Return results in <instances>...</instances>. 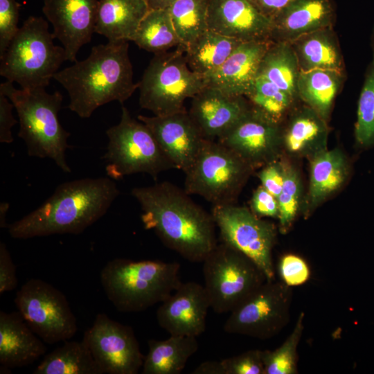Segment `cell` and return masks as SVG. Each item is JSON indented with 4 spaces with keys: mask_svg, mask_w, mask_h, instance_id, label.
<instances>
[{
    "mask_svg": "<svg viewBox=\"0 0 374 374\" xmlns=\"http://www.w3.org/2000/svg\"><path fill=\"white\" fill-rule=\"evenodd\" d=\"M132 195L141 206V219L168 248L184 259L202 262L217 244L211 213L195 202L184 189L162 181L134 188Z\"/></svg>",
    "mask_w": 374,
    "mask_h": 374,
    "instance_id": "cell-1",
    "label": "cell"
},
{
    "mask_svg": "<svg viewBox=\"0 0 374 374\" xmlns=\"http://www.w3.org/2000/svg\"><path fill=\"white\" fill-rule=\"evenodd\" d=\"M119 194L108 177L62 183L39 207L7 226L8 233L15 239L81 233L107 212Z\"/></svg>",
    "mask_w": 374,
    "mask_h": 374,
    "instance_id": "cell-2",
    "label": "cell"
},
{
    "mask_svg": "<svg viewBox=\"0 0 374 374\" xmlns=\"http://www.w3.org/2000/svg\"><path fill=\"white\" fill-rule=\"evenodd\" d=\"M128 47V41L94 46L86 59L54 75L53 79L68 93L70 110L87 118L105 104H123L131 97L139 82L133 81Z\"/></svg>",
    "mask_w": 374,
    "mask_h": 374,
    "instance_id": "cell-3",
    "label": "cell"
},
{
    "mask_svg": "<svg viewBox=\"0 0 374 374\" xmlns=\"http://www.w3.org/2000/svg\"><path fill=\"white\" fill-rule=\"evenodd\" d=\"M180 265L115 258L100 271L103 290L119 312H138L166 300L181 283Z\"/></svg>",
    "mask_w": 374,
    "mask_h": 374,
    "instance_id": "cell-4",
    "label": "cell"
},
{
    "mask_svg": "<svg viewBox=\"0 0 374 374\" xmlns=\"http://www.w3.org/2000/svg\"><path fill=\"white\" fill-rule=\"evenodd\" d=\"M0 92L12 103L19 119L18 136L25 142L28 154L48 158L64 172H70L66 159L70 133L60 123L58 112L63 100L59 91L44 88L17 89L13 82L0 84Z\"/></svg>",
    "mask_w": 374,
    "mask_h": 374,
    "instance_id": "cell-5",
    "label": "cell"
},
{
    "mask_svg": "<svg viewBox=\"0 0 374 374\" xmlns=\"http://www.w3.org/2000/svg\"><path fill=\"white\" fill-rule=\"evenodd\" d=\"M54 39L46 19L28 17L0 57V75L22 89H46L66 60L64 48Z\"/></svg>",
    "mask_w": 374,
    "mask_h": 374,
    "instance_id": "cell-6",
    "label": "cell"
},
{
    "mask_svg": "<svg viewBox=\"0 0 374 374\" xmlns=\"http://www.w3.org/2000/svg\"><path fill=\"white\" fill-rule=\"evenodd\" d=\"M205 86L204 78L189 68L185 48L179 45L151 60L139 82V105L155 116L184 111L185 100Z\"/></svg>",
    "mask_w": 374,
    "mask_h": 374,
    "instance_id": "cell-7",
    "label": "cell"
},
{
    "mask_svg": "<svg viewBox=\"0 0 374 374\" xmlns=\"http://www.w3.org/2000/svg\"><path fill=\"white\" fill-rule=\"evenodd\" d=\"M107 151L103 157L108 177L146 173L154 179L162 172L175 169L150 129L134 119L123 106L120 122L106 131Z\"/></svg>",
    "mask_w": 374,
    "mask_h": 374,
    "instance_id": "cell-8",
    "label": "cell"
},
{
    "mask_svg": "<svg viewBox=\"0 0 374 374\" xmlns=\"http://www.w3.org/2000/svg\"><path fill=\"white\" fill-rule=\"evenodd\" d=\"M202 263L204 286L211 308L217 314L231 312L267 280L251 258L222 242Z\"/></svg>",
    "mask_w": 374,
    "mask_h": 374,
    "instance_id": "cell-9",
    "label": "cell"
},
{
    "mask_svg": "<svg viewBox=\"0 0 374 374\" xmlns=\"http://www.w3.org/2000/svg\"><path fill=\"white\" fill-rule=\"evenodd\" d=\"M253 167L216 140L206 139L185 172L184 190L213 205L233 204Z\"/></svg>",
    "mask_w": 374,
    "mask_h": 374,
    "instance_id": "cell-10",
    "label": "cell"
},
{
    "mask_svg": "<svg viewBox=\"0 0 374 374\" xmlns=\"http://www.w3.org/2000/svg\"><path fill=\"white\" fill-rule=\"evenodd\" d=\"M292 288L266 280L230 312L224 331L262 340L277 335L290 321Z\"/></svg>",
    "mask_w": 374,
    "mask_h": 374,
    "instance_id": "cell-11",
    "label": "cell"
},
{
    "mask_svg": "<svg viewBox=\"0 0 374 374\" xmlns=\"http://www.w3.org/2000/svg\"><path fill=\"white\" fill-rule=\"evenodd\" d=\"M15 303L30 329L46 344L71 339L77 321L64 294L51 284L31 278L17 291Z\"/></svg>",
    "mask_w": 374,
    "mask_h": 374,
    "instance_id": "cell-12",
    "label": "cell"
},
{
    "mask_svg": "<svg viewBox=\"0 0 374 374\" xmlns=\"http://www.w3.org/2000/svg\"><path fill=\"white\" fill-rule=\"evenodd\" d=\"M211 215L221 240L251 258L267 280H276L272 250L276 242L275 225L251 210L233 204L213 205Z\"/></svg>",
    "mask_w": 374,
    "mask_h": 374,
    "instance_id": "cell-13",
    "label": "cell"
},
{
    "mask_svg": "<svg viewBox=\"0 0 374 374\" xmlns=\"http://www.w3.org/2000/svg\"><path fill=\"white\" fill-rule=\"evenodd\" d=\"M83 339L103 374H137L143 366L145 357L132 328L104 313L96 315Z\"/></svg>",
    "mask_w": 374,
    "mask_h": 374,
    "instance_id": "cell-14",
    "label": "cell"
},
{
    "mask_svg": "<svg viewBox=\"0 0 374 374\" xmlns=\"http://www.w3.org/2000/svg\"><path fill=\"white\" fill-rule=\"evenodd\" d=\"M216 141L254 168L276 160L283 136L278 121L251 107L243 118Z\"/></svg>",
    "mask_w": 374,
    "mask_h": 374,
    "instance_id": "cell-15",
    "label": "cell"
},
{
    "mask_svg": "<svg viewBox=\"0 0 374 374\" xmlns=\"http://www.w3.org/2000/svg\"><path fill=\"white\" fill-rule=\"evenodd\" d=\"M138 120L152 132L175 169L184 173L190 168L206 139L186 110Z\"/></svg>",
    "mask_w": 374,
    "mask_h": 374,
    "instance_id": "cell-16",
    "label": "cell"
},
{
    "mask_svg": "<svg viewBox=\"0 0 374 374\" xmlns=\"http://www.w3.org/2000/svg\"><path fill=\"white\" fill-rule=\"evenodd\" d=\"M42 12L53 28V35L65 50L66 60L77 54L95 33L98 0H43Z\"/></svg>",
    "mask_w": 374,
    "mask_h": 374,
    "instance_id": "cell-17",
    "label": "cell"
},
{
    "mask_svg": "<svg viewBox=\"0 0 374 374\" xmlns=\"http://www.w3.org/2000/svg\"><path fill=\"white\" fill-rule=\"evenodd\" d=\"M211 308L209 298L202 285L181 283L157 310L158 324L170 335L197 337L206 330Z\"/></svg>",
    "mask_w": 374,
    "mask_h": 374,
    "instance_id": "cell-18",
    "label": "cell"
},
{
    "mask_svg": "<svg viewBox=\"0 0 374 374\" xmlns=\"http://www.w3.org/2000/svg\"><path fill=\"white\" fill-rule=\"evenodd\" d=\"M208 28L242 42L271 40V19L250 0H208Z\"/></svg>",
    "mask_w": 374,
    "mask_h": 374,
    "instance_id": "cell-19",
    "label": "cell"
},
{
    "mask_svg": "<svg viewBox=\"0 0 374 374\" xmlns=\"http://www.w3.org/2000/svg\"><path fill=\"white\" fill-rule=\"evenodd\" d=\"M244 96L205 86L193 98L188 113L206 139L217 140L250 110Z\"/></svg>",
    "mask_w": 374,
    "mask_h": 374,
    "instance_id": "cell-20",
    "label": "cell"
},
{
    "mask_svg": "<svg viewBox=\"0 0 374 374\" xmlns=\"http://www.w3.org/2000/svg\"><path fill=\"white\" fill-rule=\"evenodd\" d=\"M271 42H242L216 71L204 78L206 86L215 87L231 96L247 97Z\"/></svg>",
    "mask_w": 374,
    "mask_h": 374,
    "instance_id": "cell-21",
    "label": "cell"
},
{
    "mask_svg": "<svg viewBox=\"0 0 374 374\" xmlns=\"http://www.w3.org/2000/svg\"><path fill=\"white\" fill-rule=\"evenodd\" d=\"M332 0H294L272 17L271 40L290 42L315 30L332 28Z\"/></svg>",
    "mask_w": 374,
    "mask_h": 374,
    "instance_id": "cell-22",
    "label": "cell"
},
{
    "mask_svg": "<svg viewBox=\"0 0 374 374\" xmlns=\"http://www.w3.org/2000/svg\"><path fill=\"white\" fill-rule=\"evenodd\" d=\"M44 343L19 312H0V364L3 368L32 364L46 353Z\"/></svg>",
    "mask_w": 374,
    "mask_h": 374,
    "instance_id": "cell-23",
    "label": "cell"
},
{
    "mask_svg": "<svg viewBox=\"0 0 374 374\" xmlns=\"http://www.w3.org/2000/svg\"><path fill=\"white\" fill-rule=\"evenodd\" d=\"M149 10L147 0H98L95 33L108 42L132 41Z\"/></svg>",
    "mask_w": 374,
    "mask_h": 374,
    "instance_id": "cell-24",
    "label": "cell"
},
{
    "mask_svg": "<svg viewBox=\"0 0 374 374\" xmlns=\"http://www.w3.org/2000/svg\"><path fill=\"white\" fill-rule=\"evenodd\" d=\"M197 337L170 335L165 340L150 339L143 374H179L198 350Z\"/></svg>",
    "mask_w": 374,
    "mask_h": 374,
    "instance_id": "cell-25",
    "label": "cell"
},
{
    "mask_svg": "<svg viewBox=\"0 0 374 374\" xmlns=\"http://www.w3.org/2000/svg\"><path fill=\"white\" fill-rule=\"evenodd\" d=\"M290 43L297 57L300 70L323 69L342 71V55L332 28L305 34Z\"/></svg>",
    "mask_w": 374,
    "mask_h": 374,
    "instance_id": "cell-26",
    "label": "cell"
},
{
    "mask_svg": "<svg viewBox=\"0 0 374 374\" xmlns=\"http://www.w3.org/2000/svg\"><path fill=\"white\" fill-rule=\"evenodd\" d=\"M348 175V164L339 149L321 150L312 156L308 199L315 206L339 189Z\"/></svg>",
    "mask_w": 374,
    "mask_h": 374,
    "instance_id": "cell-27",
    "label": "cell"
},
{
    "mask_svg": "<svg viewBox=\"0 0 374 374\" xmlns=\"http://www.w3.org/2000/svg\"><path fill=\"white\" fill-rule=\"evenodd\" d=\"M342 71L314 69L300 70L296 91L309 107L327 120L343 80Z\"/></svg>",
    "mask_w": 374,
    "mask_h": 374,
    "instance_id": "cell-28",
    "label": "cell"
},
{
    "mask_svg": "<svg viewBox=\"0 0 374 374\" xmlns=\"http://www.w3.org/2000/svg\"><path fill=\"white\" fill-rule=\"evenodd\" d=\"M241 43L208 29L185 48L187 64L205 78L216 71Z\"/></svg>",
    "mask_w": 374,
    "mask_h": 374,
    "instance_id": "cell-29",
    "label": "cell"
},
{
    "mask_svg": "<svg viewBox=\"0 0 374 374\" xmlns=\"http://www.w3.org/2000/svg\"><path fill=\"white\" fill-rule=\"evenodd\" d=\"M328 133L326 121L308 107L293 118L283 135V142L292 154H313V156L326 149Z\"/></svg>",
    "mask_w": 374,
    "mask_h": 374,
    "instance_id": "cell-30",
    "label": "cell"
},
{
    "mask_svg": "<svg viewBox=\"0 0 374 374\" xmlns=\"http://www.w3.org/2000/svg\"><path fill=\"white\" fill-rule=\"evenodd\" d=\"M34 374H103L82 338L64 344L46 354Z\"/></svg>",
    "mask_w": 374,
    "mask_h": 374,
    "instance_id": "cell-31",
    "label": "cell"
},
{
    "mask_svg": "<svg viewBox=\"0 0 374 374\" xmlns=\"http://www.w3.org/2000/svg\"><path fill=\"white\" fill-rule=\"evenodd\" d=\"M300 68L290 42H271L261 62L258 75H262L292 98L297 93L296 82Z\"/></svg>",
    "mask_w": 374,
    "mask_h": 374,
    "instance_id": "cell-32",
    "label": "cell"
},
{
    "mask_svg": "<svg viewBox=\"0 0 374 374\" xmlns=\"http://www.w3.org/2000/svg\"><path fill=\"white\" fill-rule=\"evenodd\" d=\"M132 42L140 48L154 55L181 44L168 8L150 9L141 21Z\"/></svg>",
    "mask_w": 374,
    "mask_h": 374,
    "instance_id": "cell-33",
    "label": "cell"
},
{
    "mask_svg": "<svg viewBox=\"0 0 374 374\" xmlns=\"http://www.w3.org/2000/svg\"><path fill=\"white\" fill-rule=\"evenodd\" d=\"M208 0H177L167 8L184 48L208 29Z\"/></svg>",
    "mask_w": 374,
    "mask_h": 374,
    "instance_id": "cell-34",
    "label": "cell"
},
{
    "mask_svg": "<svg viewBox=\"0 0 374 374\" xmlns=\"http://www.w3.org/2000/svg\"><path fill=\"white\" fill-rule=\"evenodd\" d=\"M305 313L298 316L294 329L274 350H262L264 374H297V348L304 330Z\"/></svg>",
    "mask_w": 374,
    "mask_h": 374,
    "instance_id": "cell-35",
    "label": "cell"
},
{
    "mask_svg": "<svg viewBox=\"0 0 374 374\" xmlns=\"http://www.w3.org/2000/svg\"><path fill=\"white\" fill-rule=\"evenodd\" d=\"M372 59L359 95L355 136L362 148L374 145V30L371 39Z\"/></svg>",
    "mask_w": 374,
    "mask_h": 374,
    "instance_id": "cell-36",
    "label": "cell"
},
{
    "mask_svg": "<svg viewBox=\"0 0 374 374\" xmlns=\"http://www.w3.org/2000/svg\"><path fill=\"white\" fill-rule=\"evenodd\" d=\"M253 107L274 120L278 118L290 105L292 98L262 75H258L247 96Z\"/></svg>",
    "mask_w": 374,
    "mask_h": 374,
    "instance_id": "cell-37",
    "label": "cell"
},
{
    "mask_svg": "<svg viewBox=\"0 0 374 374\" xmlns=\"http://www.w3.org/2000/svg\"><path fill=\"white\" fill-rule=\"evenodd\" d=\"M301 193L299 177L295 170L284 166V182L277 199L278 202V220L283 229H287L294 220Z\"/></svg>",
    "mask_w": 374,
    "mask_h": 374,
    "instance_id": "cell-38",
    "label": "cell"
},
{
    "mask_svg": "<svg viewBox=\"0 0 374 374\" xmlns=\"http://www.w3.org/2000/svg\"><path fill=\"white\" fill-rule=\"evenodd\" d=\"M278 272L280 280L291 287L303 285L310 278V269L307 262L293 253L285 254L280 258Z\"/></svg>",
    "mask_w": 374,
    "mask_h": 374,
    "instance_id": "cell-39",
    "label": "cell"
},
{
    "mask_svg": "<svg viewBox=\"0 0 374 374\" xmlns=\"http://www.w3.org/2000/svg\"><path fill=\"white\" fill-rule=\"evenodd\" d=\"M20 4L16 0H0V57L17 33Z\"/></svg>",
    "mask_w": 374,
    "mask_h": 374,
    "instance_id": "cell-40",
    "label": "cell"
},
{
    "mask_svg": "<svg viewBox=\"0 0 374 374\" xmlns=\"http://www.w3.org/2000/svg\"><path fill=\"white\" fill-rule=\"evenodd\" d=\"M224 374H264L262 350H249L221 360Z\"/></svg>",
    "mask_w": 374,
    "mask_h": 374,
    "instance_id": "cell-41",
    "label": "cell"
},
{
    "mask_svg": "<svg viewBox=\"0 0 374 374\" xmlns=\"http://www.w3.org/2000/svg\"><path fill=\"white\" fill-rule=\"evenodd\" d=\"M258 176L261 186L278 197L284 182V166L276 160L272 161L263 166Z\"/></svg>",
    "mask_w": 374,
    "mask_h": 374,
    "instance_id": "cell-42",
    "label": "cell"
},
{
    "mask_svg": "<svg viewBox=\"0 0 374 374\" xmlns=\"http://www.w3.org/2000/svg\"><path fill=\"white\" fill-rule=\"evenodd\" d=\"M251 211L258 217H278L277 197L262 186L253 193L251 198Z\"/></svg>",
    "mask_w": 374,
    "mask_h": 374,
    "instance_id": "cell-43",
    "label": "cell"
},
{
    "mask_svg": "<svg viewBox=\"0 0 374 374\" xmlns=\"http://www.w3.org/2000/svg\"><path fill=\"white\" fill-rule=\"evenodd\" d=\"M18 280L16 267L4 242L0 243V294L16 289Z\"/></svg>",
    "mask_w": 374,
    "mask_h": 374,
    "instance_id": "cell-44",
    "label": "cell"
},
{
    "mask_svg": "<svg viewBox=\"0 0 374 374\" xmlns=\"http://www.w3.org/2000/svg\"><path fill=\"white\" fill-rule=\"evenodd\" d=\"M14 105L6 96L0 92V142L11 143L13 141L12 127L17 121L12 115Z\"/></svg>",
    "mask_w": 374,
    "mask_h": 374,
    "instance_id": "cell-45",
    "label": "cell"
},
{
    "mask_svg": "<svg viewBox=\"0 0 374 374\" xmlns=\"http://www.w3.org/2000/svg\"><path fill=\"white\" fill-rule=\"evenodd\" d=\"M266 16L271 18L294 0H250Z\"/></svg>",
    "mask_w": 374,
    "mask_h": 374,
    "instance_id": "cell-46",
    "label": "cell"
},
{
    "mask_svg": "<svg viewBox=\"0 0 374 374\" xmlns=\"http://www.w3.org/2000/svg\"><path fill=\"white\" fill-rule=\"evenodd\" d=\"M193 374H224L221 361H206L198 365Z\"/></svg>",
    "mask_w": 374,
    "mask_h": 374,
    "instance_id": "cell-47",
    "label": "cell"
},
{
    "mask_svg": "<svg viewBox=\"0 0 374 374\" xmlns=\"http://www.w3.org/2000/svg\"><path fill=\"white\" fill-rule=\"evenodd\" d=\"M177 0H147L150 9H164L168 8Z\"/></svg>",
    "mask_w": 374,
    "mask_h": 374,
    "instance_id": "cell-48",
    "label": "cell"
},
{
    "mask_svg": "<svg viewBox=\"0 0 374 374\" xmlns=\"http://www.w3.org/2000/svg\"><path fill=\"white\" fill-rule=\"evenodd\" d=\"M9 208V204L1 203L0 205V226L5 228L6 226V217Z\"/></svg>",
    "mask_w": 374,
    "mask_h": 374,
    "instance_id": "cell-49",
    "label": "cell"
}]
</instances>
